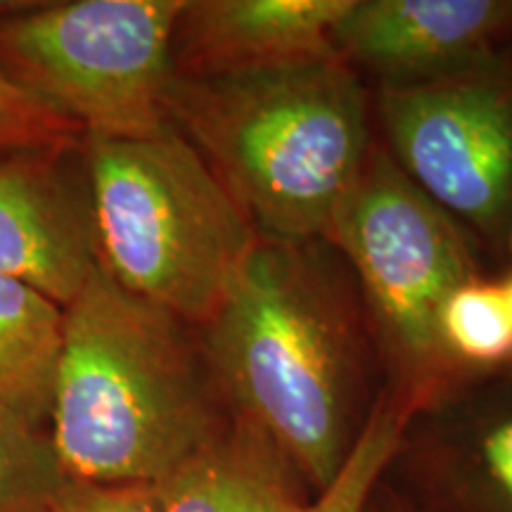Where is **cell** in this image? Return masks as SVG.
<instances>
[{
  "instance_id": "15",
  "label": "cell",
  "mask_w": 512,
  "mask_h": 512,
  "mask_svg": "<svg viewBox=\"0 0 512 512\" xmlns=\"http://www.w3.org/2000/svg\"><path fill=\"white\" fill-rule=\"evenodd\" d=\"M408 420L411 413L394 396L387 392L377 396L344 465L304 512H368Z\"/></svg>"
},
{
  "instance_id": "9",
  "label": "cell",
  "mask_w": 512,
  "mask_h": 512,
  "mask_svg": "<svg viewBox=\"0 0 512 512\" xmlns=\"http://www.w3.org/2000/svg\"><path fill=\"white\" fill-rule=\"evenodd\" d=\"M98 268V233L83 140L0 152V273L60 306Z\"/></svg>"
},
{
  "instance_id": "2",
  "label": "cell",
  "mask_w": 512,
  "mask_h": 512,
  "mask_svg": "<svg viewBox=\"0 0 512 512\" xmlns=\"http://www.w3.org/2000/svg\"><path fill=\"white\" fill-rule=\"evenodd\" d=\"M200 332L100 264L64 306L48 432L64 475L157 484L228 425Z\"/></svg>"
},
{
  "instance_id": "19",
  "label": "cell",
  "mask_w": 512,
  "mask_h": 512,
  "mask_svg": "<svg viewBox=\"0 0 512 512\" xmlns=\"http://www.w3.org/2000/svg\"><path fill=\"white\" fill-rule=\"evenodd\" d=\"M368 512H401L399 505H396L394 501H384V496L380 494V489L375 491L373 501H370L368 505Z\"/></svg>"
},
{
  "instance_id": "11",
  "label": "cell",
  "mask_w": 512,
  "mask_h": 512,
  "mask_svg": "<svg viewBox=\"0 0 512 512\" xmlns=\"http://www.w3.org/2000/svg\"><path fill=\"white\" fill-rule=\"evenodd\" d=\"M349 0H183L176 76H221L339 57L332 27Z\"/></svg>"
},
{
  "instance_id": "14",
  "label": "cell",
  "mask_w": 512,
  "mask_h": 512,
  "mask_svg": "<svg viewBox=\"0 0 512 512\" xmlns=\"http://www.w3.org/2000/svg\"><path fill=\"white\" fill-rule=\"evenodd\" d=\"M439 337L458 368L491 370L512 361V313L501 283L458 285L439 313Z\"/></svg>"
},
{
  "instance_id": "16",
  "label": "cell",
  "mask_w": 512,
  "mask_h": 512,
  "mask_svg": "<svg viewBox=\"0 0 512 512\" xmlns=\"http://www.w3.org/2000/svg\"><path fill=\"white\" fill-rule=\"evenodd\" d=\"M64 479L50 432L0 403V512H48Z\"/></svg>"
},
{
  "instance_id": "6",
  "label": "cell",
  "mask_w": 512,
  "mask_h": 512,
  "mask_svg": "<svg viewBox=\"0 0 512 512\" xmlns=\"http://www.w3.org/2000/svg\"><path fill=\"white\" fill-rule=\"evenodd\" d=\"M183 0L0 5V76L83 136L136 138L169 124Z\"/></svg>"
},
{
  "instance_id": "5",
  "label": "cell",
  "mask_w": 512,
  "mask_h": 512,
  "mask_svg": "<svg viewBox=\"0 0 512 512\" xmlns=\"http://www.w3.org/2000/svg\"><path fill=\"white\" fill-rule=\"evenodd\" d=\"M325 242L349 261L392 375L387 394L413 418L470 375L439 337L446 297L477 278L463 226L373 147Z\"/></svg>"
},
{
  "instance_id": "13",
  "label": "cell",
  "mask_w": 512,
  "mask_h": 512,
  "mask_svg": "<svg viewBox=\"0 0 512 512\" xmlns=\"http://www.w3.org/2000/svg\"><path fill=\"white\" fill-rule=\"evenodd\" d=\"M64 344V306L0 273V403L48 430Z\"/></svg>"
},
{
  "instance_id": "1",
  "label": "cell",
  "mask_w": 512,
  "mask_h": 512,
  "mask_svg": "<svg viewBox=\"0 0 512 512\" xmlns=\"http://www.w3.org/2000/svg\"><path fill=\"white\" fill-rule=\"evenodd\" d=\"M320 242L259 238L197 328L228 413L264 432L311 496L335 479L370 413L366 320Z\"/></svg>"
},
{
  "instance_id": "3",
  "label": "cell",
  "mask_w": 512,
  "mask_h": 512,
  "mask_svg": "<svg viewBox=\"0 0 512 512\" xmlns=\"http://www.w3.org/2000/svg\"><path fill=\"white\" fill-rule=\"evenodd\" d=\"M166 110L264 240L325 242L373 150L366 93L339 57L176 76Z\"/></svg>"
},
{
  "instance_id": "17",
  "label": "cell",
  "mask_w": 512,
  "mask_h": 512,
  "mask_svg": "<svg viewBox=\"0 0 512 512\" xmlns=\"http://www.w3.org/2000/svg\"><path fill=\"white\" fill-rule=\"evenodd\" d=\"M5 0H0L3 5ZM79 126L29 98L0 76V152L81 143Z\"/></svg>"
},
{
  "instance_id": "18",
  "label": "cell",
  "mask_w": 512,
  "mask_h": 512,
  "mask_svg": "<svg viewBox=\"0 0 512 512\" xmlns=\"http://www.w3.org/2000/svg\"><path fill=\"white\" fill-rule=\"evenodd\" d=\"M48 512H164L157 484H100L64 479Z\"/></svg>"
},
{
  "instance_id": "7",
  "label": "cell",
  "mask_w": 512,
  "mask_h": 512,
  "mask_svg": "<svg viewBox=\"0 0 512 512\" xmlns=\"http://www.w3.org/2000/svg\"><path fill=\"white\" fill-rule=\"evenodd\" d=\"M387 152L460 226L512 245V60L498 53L467 72L380 88Z\"/></svg>"
},
{
  "instance_id": "4",
  "label": "cell",
  "mask_w": 512,
  "mask_h": 512,
  "mask_svg": "<svg viewBox=\"0 0 512 512\" xmlns=\"http://www.w3.org/2000/svg\"><path fill=\"white\" fill-rule=\"evenodd\" d=\"M98 264L124 290L200 328L259 235L197 147L164 124L83 138Z\"/></svg>"
},
{
  "instance_id": "8",
  "label": "cell",
  "mask_w": 512,
  "mask_h": 512,
  "mask_svg": "<svg viewBox=\"0 0 512 512\" xmlns=\"http://www.w3.org/2000/svg\"><path fill=\"white\" fill-rule=\"evenodd\" d=\"M387 472L401 512H512V368L470 373L415 413Z\"/></svg>"
},
{
  "instance_id": "12",
  "label": "cell",
  "mask_w": 512,
  "mask_h": 512,
  "mask_svg": "<svg viewBox=\"0 0 512 512\" xmlns=\"http://www.w3.org/2000/svg\"><path fill=\"white\" fill-rule=\"evenodd\" d=\"M157 486L164 512H304L313 498L285 453L233 415Z\"/></svg>"
},
{
  "instance_id": "20",
  "label": "cell",
  "mask_w": 512,
  "mask_h": 512,
  "mask_svg": "<svg viewBox=\"0 0 512 512\" xmlns=\"http://www.w3.org/2000/svg\"><path fill=\"white\" fill-rule=\"evenodd\" d=\"M503 292H505V299H508V306H510V313H512V273L508 275V280H503Z\"/></svg>"
},
{
  "instance_id": "10",
  "label": "cell",
  "mask_w": 512,
  "mask_h": 512,
  "mask_svg": "<svg viewBox=\"0 0 512 512\" xmlns=\"http://www.w3.org/2000/svg\"><path fill=\"white\" fill-rule=\"evenodd\" d=\"M510 34L512 0H349L330 38L339 60L406 88L491 60Z\"/></svg>"
}]
</instances>
